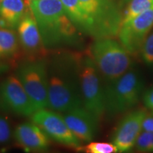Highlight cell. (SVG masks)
I'll use <instances>...</instances> for the list:
<instances>
[{"mask_svg": "<svg viewBox=\"0 0 153 153\" xmlns=\"http://www.w3.org/2000/svg\"><path fill=\"white\" fill-rule=\"evenodd\" d=\"M48 108L58 112L83 106L78 57L55 58L48 68Z\"/></svg>", "mask_w": 153, "mask_h": 153, "instance_id": "1", "label": "cell"}, {"mask_svg": "<svg viewBox=\"0 0 153 153\" xmlns=\"http://www.w3.org/2000/svg\"><path fill=\"white\" fill-rule=\"evenodd\" d=\"M30 7L45 48L78 43V30L67 14L61 0H31Z\"/></svg>", "mask_w": 153, "mask_h": 153, "instance_id": "2", "label": "cell"}, {"mask_svg": "<svg viewBox=\"0 0 153 153\" xmlns=\"http://www.w3.org/2000/svg\"><path fill=\"white\" fill-rule=\"evenodd\" d=\"M143 93V78L133 67L117 79L105 83V114L114 118L128 112L138 104Z\"/></svg>", "mask_w": 153, "mask_h": 153, "instance_id": "3", "label": "cell"}, {"mask_svg": "<svg viewBox=\"0 0 153 153\" xmlns=\"http://www.w3.org/2000/svg\"><path fill=\"white\" fill-rule=\"evenodd\" d=\"M89 55L105 83L117 79L133 68V55L114 38L96 39Z\"/></svg>", "mask_w": 153, "mask_h": 153, "instance_id": "4", "label": "cell"}, {"mask_svg": "<svg viewBox=\"0 0 153 153\" xmlns=\"http://www.w3.org/2000/svg\"><path fill=\"white\" fill-rule=\"evenodd\" d=\"M78 66L83 106L100 120L105 114L102 77L89 55L78 57Z\"/></svg>", "mask_w": 153, "mask_h": 153, "instance_id": "5", "label": "cell"}, {"mask_svg": "<svg viewBox=\"0 0 153 153\" xmlns=\"http://www.w3.org/2000/svg\"><path fill=\"white\" fill-rule=\"evenodd\" d=\"M90 18L94 38H114L118 36L123 15L114 0H79Z\"/></svg>", "mask_w": 153, "mask_h": 153, "instance_id": "6", "label": "cell"}, {"mask_svg": "<svg viewBox=\"0 0 153 153\" xmlns=\"http://www.w3.org/2000/svg\"><path fill=\"white\" fill-rule=\"evenodd\" d=\"M16 75L27 92L36 111L48 107V67L43 60H30L22 63Z\"/></svg>", "mask_w": 153, "mask_h": 153, "instance_id": "7", "label": "cell"}, {"mask_svg": "<svg viewBox=\"0 0 153 153\" xmlns=\"http://www.w3.org/2000/svg\"><path fill=\"white\" fill-rule=\"evenodd\" d=\"M152 28L153 7L121 25L118 34L119 41L131 55H137Z\"/></svg>", "mask_w": 153, "mask_h": 153, "instance_id": "8", "label": "cell"}, {"mask_svg": "<svg viewBox=\"0 0 153 153\" xmlns=\"http://www.w3.org/2000/svg\"><path fill=\"white\" fill-rule=\"evenodd\" d=\"M32 121L45 133L61 144L81 150V141L69 128L63 116L52 111L42 109L31 116Z\"/></svg>", "mask_w": 153, "mask_h": 153, "instance_id": "9", "label": "cell"}, {"mask_svg": "<svg viewBox=\"0 0 153 153\" xmlns=\"http://www.w3.org/2000/svg\"><path fill=\"white\" fill-rule=\"evenodd\" d=\"M0 104L6 110L21 116H32L36 111L17 76L10 75L0 85Z\"/></svg>", "mask_w": 153, "mask_h": 153, "instance_id": "10", "label": "cell"}, {"mask_svg": "<svg viewBox=\"0 0 153 153\" xmlns=\"http://www.w3.org/2000/svg\"><path fill=\"white\" fill-rule=\"evenodd\" d=\"M146 113L144 108H136L128 112L120 120L111 137V143L116 145L118 152H128L135 146L137 137L143 131V121Z\"/></svg>", "mask_w": 153, "mask_h": 153, "instance_id": "11", "label": "cell"}, {"mask_svg": "<svg viewBox=\"0 0 153 153\" xmlns=\"http://www.w3.org/2000/svg\"><path fill=\"white\" fill-rule=\"evenodd\" d=\"M63 118L69 128L81 142H91L95 137L99 120L84 106L65 112Z\"/></svg>", "mask_w": 153, "mask_h": 153, "instance_id": "12", "label": "cell"}, {"mask_svg": "<svg viewBox=\"0 0 153 153\" xmlns=\"http://www.w3.org/2000/svg\"><path fill=\"white\" fill-rule=\"evenodd\" d=\"M14 137L26 151H43L49 146L48 135L33 122L22 123L17 126Z\"/></svg>", "mask_w": 153, "mask_h": 153, "instance_id": "13", "label": "cell"}, {"mask_svg": "<svg viewBox=\"0 0 153 153\" xmlns=\"http://www.w3.org/2000/svg\"><path fill=\"white\" fill-rule=\"evenodd\" d=\"M17 29L19 43L26 53L33 54L39 52L42 48H45L38 24L31 9H30L23 17Z\"/></svg>", "mask_w": 153, "mask_h": 153, "instance_id": "14", "label": "cell"}, {"mask_svg": "<svg viewBox=\"0 0 153 153\" xmlns=\"http://www.w3.org/2000/svg\"><path fill=\"white\" fill-rule=\"evenodd\" d=\"M30 9L27 0H3L0 2V28H16Z\"/></svg>", "mask_w": 153, "mask_h": 153, "instance_id": "15", "label": "cell"}, {"mask_svg": "<svg viewBox=\"0 0 153 153\" xmlns=\"http://www.w3.org/2000/svg\"><path fill=\"white\" fill-rule=\"evenodd\" d=\"M65 11L78 30L94 38V29L90 18L79 0H61Z\"/></svg>", "mask_w": 153, "mask_h": 153, "instance_id": "16", "label": "cell"}, {"mask_svg": "<svg viewBox=\"0 0 153 153\" xmlns=\"http://www.w3.org/2000/svg\"><path fill=\"white\" fill-rule=\"evenodd\" d=\"M19 40L14 30L0 28V60L12 57L19 50Z\"/></svg>", "mask_w": 153, "mask_h": 153, "instance_id": "17", "label": "cell"}, {"mask_svg": "<svg viewBox=\"0 0 153 153\" xmlns=\"http://www.w3.org/2000/svg\"><path fill=\"white\" fill-rule=\"evenodd\" d=\"M152 7L153 0H131L123 14L122 24Z\"/></svg>", "mask_w": 153, "mask_h": 153, "instance_id": "18", "label": "cell"}, {"mask_svg": "<svg viewBox=\"0 0 153 153\" xmlns=\"http://www.w3.org/2000/svg\"><path fill=\"white\" fill-rule=\"evenodd\" d=\"M135 149L141 152H153V132L143 131L135 142Z\"/></svg>", "mask_w": 153, "mask_h": 153, "instance_id": "19", "label": "cell"}, {"mask_svg": "<svg viewBox=\"0 0 153 153\" xmlns=\"http://www.w3.org/2000/svg\"><path fill=\"white\" fill-rule=\"evenodd\" d=\"M86 152L88 153H116L118 150L116 145L112 143L104 142H91L82 148Z\"/></svg>", "mask_w": 153, "mask_h": 153, "instance_id": "20", "label": "cell"}, {"mask_svg": "<svg viewBox=\"0 0 153 153\" xmlns=\"http://www.w3.org/2000/svg\"><path fill=\"white\" fill-rule=\"evenodd\" d=\"M142 60L147 65H153V28L145 38L140 52Z\"/></svg>", "mask_w": 153, "mask_h": 153, "instance_id": "21", "label": "cell"}, {"mask_svg": "<svg viewBox=\"0 0 153 153\" xmlns=\"http://www.w3.org/2000/svg\"><path fill=\"white\" fill-rule=\"evenodd\" d=\"M11 135L10 126L7 120L0 116V144L5 143L9 140Z\"/></svg>", "mask_w": 153, "mask_h": 153, "instance_id": "22", "label": "cell"}, {"mask_svg": "<svg viewBox=\"0 0 153 153\" xmlns=\"http://www.w3.org/2000/svg\"><path fill=\"white\" fill-rule=\"evenodd\" d=\"M142 99L145 108L153 110V87L144 91Z\"/></svg>", "mask_w": 153, "mask_h": 153, "instance_id": "23", "label": "cell"}, {"mask_svg": "<svg viewBox=\"0 0 153 153\" xmlns=\"http://www.w3.org/2000/svg\"><path fill=\"white\" fill-rule=\"evenodd\" d=\"M143 131L153 132V110L147 111L142 125Z\"/></svg>", "mask_w": 153, "mask_h": 153, "instance_id": "24", "label": "cell"}, {"mask_svg": "<svg viewBox=\"0 0 153 153\" xmlns=\"http://www.w3.org/2000/svg\"><path fill=\"white\" fill-rule=\"evenodd\" d=\"M10 69V66L8 63H7L2 60H0V75L7 72Z\"/></svg>", "mask_w": 153, "mask_h": 153, "instance_id": "25", "label": "cell"}, {"mask_svg": "<svg viewBox=\"0 0 153 153\" xmlns=\"http://www.w3.org/2000/svg\"><path fill=\"white\" fill-rule=\"evenodd\" d=\"M120 1L124 4H128L131 1V0H120Z\"/></svg>", "mask_w": 153, "mask_h": 153, "instance_id": "26", "label": "cell"}, {"mask_svg": "<svg viewBox=\"0 0 153 153\" xmlns=\"http://www.w3.org/2000/svg\"><path fill=\"white\" fill-rule=\"evenodd\" d=\"M3 1V0H0V2H1V1Z\"/></svg>", "mask_w": 153, "mask_h": 153, "instance_id": "27", "label": "cell"}]
</instances>
